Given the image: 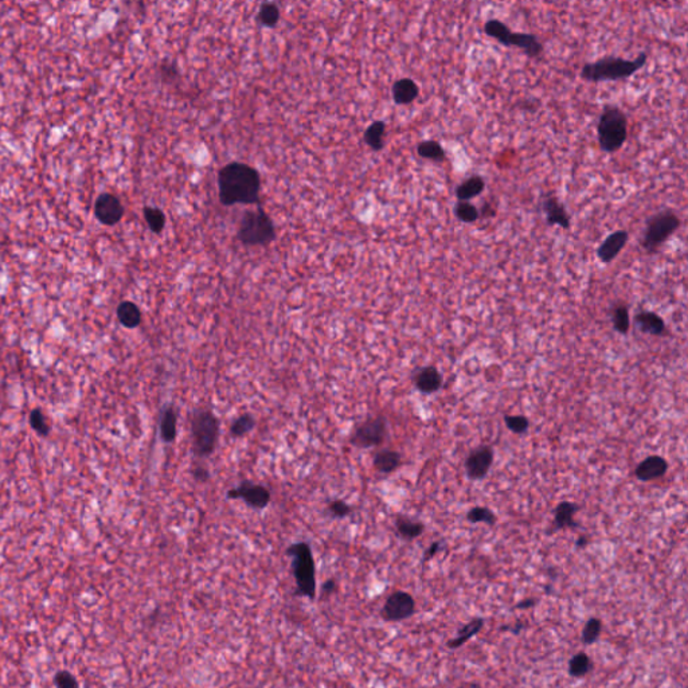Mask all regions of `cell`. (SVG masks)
Instances as JSON below:
<instances>
[{
    "label": "cell",
    "instance_id": "34",
    "mask_svg": "<svg viewBox=\"0 0 688 688\" xmlns=\"http://www.w3.org/2000/svg\"><path fill=\"white\" fill-rule=\"evenodd\" d=\"M144 218L148 228L154 233H160L166 226V216L157 207H144Z\"/></svg>",
    "mask_w": 688,
    "mask_h": 688
},
{
    "label": "cell",
    "instance_id": "24",
    "mask_svg": "<svg viewBox=\"0 0 688 688\" xmlns=\"http://www.w3.org/2000/svg\"><path fill=\"white\" fill-rule=\"evenodd\" d=\"M593 671V660L591 656L583 651L574 653L568 663V677L581 679L589 675Z\"/></svg>",
    "mask_w": 688,
    "mask_h": 688
},
{
    "label": "cell",
    "instance_id": "47",
    "mask_svg": "<svg viewBox=\"0 0 688 688\" xmlns=\"http://www.w3.org/2000/svg\"><path fill=\"white\" fill-rule=\"evenodd\" d=\"M588 544H589V539H588V538H585V536H582V538H580V539L577 541V547H578V549H580V547L582 549V547H585V546H586Z\"/></svg>",
    "mask_w": 688,
    "mask_h": 688
},
{
    "label": "cell",
    "instance_id": "11",
    "mask_svg": "<svg viewBox=\"0 0 688 688\" xmlns=\"http://www.w3.org/2000/svg\"><path fill=\"white\" fill-rule=\"evenodd\" d=\"M228 497L233 500H242L245 504L254 509H264L270 503V491L260 484L242 482L235 488L228 491Z\"/></svg>",
    "mask_w": 688,
    "mask_h": 688
},
{
    "label": "cell",
    "instance_id": "28",
    "mask_svg": "<svg viewBox=\"0 0 688 688\" xmlns=\"http://www.w3.org/2000/svg\"><path fill=\"white\" fill-rule=\"evenodd\" d=\"M396 529H397V534L402 539L413 541V539L418 538L420 535H423L425 526L421 522L399 517L398 519L396 520Z\"/></svg>",
    "mask_w": 688,
    "mask_h": 688
},
{
    "label": "cell",
    "instance_id": "33",
    "mask_svg": "<svg viewBox=\"0 0 688 688\" xmlns=\"http://www.w3.org/2000/svg\"><path fill=\"white\" fill-rule=\"evenodd\" d=\"M255 426V420L253 416L249 413H245L240 416L234 423L230 426V433L234 437H243L249 435Z\"/></svg>",
    "mask_w": 688,
    "mask_h": 688
},
{
    "label": "cell",
    "instance_id": "43",
    "mask_svg": "<svg viewBox=\"0 0 688 688\" xmlns=\"http://www.w3.org/2000/svg\"><path fill=\"white\" fill-rule=\"evenodd\" d=\"M536 604H538V600L534 598V597H531V598H523V600H520L519 603L515 604V609H518V610H527V609H531L534 606H536Z\"/></svg>",
    "mask_w": 688,
    "mask_h": 688
},
{
    "label": "cell",
    "instance_id": "5",
    "mask_svg": "<svg viewBox=\"0 0 688 688\" xmlns=\"http://www.w3.org/2000/svg\"><path fill=\"white\" fill-rule=\"evenodd\" d=\"M682 225V221L677 213L671 208H665L645 222V228L641 235V248L648 254L659 252L662 245L668 241Z\"/></svg>",
    "mask_w": 688,
    "mask_h": 688
},
{
    "label": "cell",
    "instance_id": "31",
    "mask_svg": "<svg viewBox=\"0 0 688 688\" xmlns=\"http://www.w3.org/2000/svg\"><path fill=\"white\" fill-rule=\"evenodd\" d=\"M28 425H30V428L39 437H45L46 438L51 433V425L48 423V417L45 416V413L42 411V409H39V408H36V409H33V411H30V414H28Z\"/></svg>",
    "mask_w": 688,
    "mask_h": 688
},
{
    "label": "cell",
    "instance_id": "2",
    "mask_svg": "<svg viewBox=\"0 0 688 688\" xmlns=\"http://www.w3.org/2000/svg\"><path fill=\"white\" fill-rule=\"evenodd\" d=\"M648 54L641 51L635 60H624L620 57H604L582 66L580 77L588 83H615L628 80L647 65Z\"/></svg>",
    "mask_w": 688,
    "mask_h": 688
},
{
    "label": "cell",
    "instance_id": "9",
    "mask_svg": "<svg viewBox=\"0 0 688 688\" xmlns=\"http://www.w3.org/2000/svg\"><path fill=\"white\" fill-rule=\"evenodd\" d=\"M387 423L386 418L379 416L373 420H369L356 428L350 438L351 445L367 449V448L379 447L386 440Z\"/></svg>",
    "mask_w": 688,
    "mask_h": 688
},
{
    "label": "cell",
    "instance_id": "1",
    "mask_svg": "<svg viewBox=\"0 0 688 688\" xmlns=\"http://www.w3.org/2000/svg\"><path fill=\"white\" fill-rule=\"evenodd\" d=\"M219 199L225 206L257 205L260 202L261 179L253 167L230 163L218 175Z\"/></svg>",
    "mask_w": 688,
    "mask_h": 688
},
{
    "label": "cell",
    "instance_id": "38",
    "mask_svg": "<svg viewBox=\"0 0 688 688\" xmlns=\"http://www.w3.org/2000/svg\"><path fill=\"white\" fill-rule=\"evenodd\" d=\"M504 421L507 425L508 429L517 435H523L529 430L530 423L526 417L523 416H506Z\"/></svg>",
    "mask_w": 688,
    "mask_h": 688
},
{
    "label": "cell",
    "instance_id": "42",
    "mask_svg": "<svg viewBox=\"0 0 688 688\" xmlns=\"http://www.w3.org/2000/svg\"><path fill=\"white\" fill-rule=\"evenodd\" d=\"M524 629H526V624H524L523 621H518V623H515V624H512V625H503V627L500 628V630H503V632H509L511 635L518 636V635H520V633H522Z\"/></svg>",
    "mask_w": 688,
    "mask_h": 688
},
{
    "label": "cell",
    "instance_id": "20",
    "mask_svg": "<svg viewBox=\"0 0 688 688\" xmlns=\"http://www.w3.org/2000/svg\"><path fill=\"white\" fill-rule=\"evenodd\" d=\"M636 326L639 327L641 332L650 334V335H663L665 332V320L655 312L651 311H642L640 314L635 316Z\"/></svg>",
    "mask_w": 688,
    "mask_h": 688
},
{
    "label": "cell",
    "instance_id": "32",
    "mask_svg": "<svg viewBox=\"0 0 688 688\" xmlns=\"http://www.w3.org/2000/svg\"><path fill=\"white\" fill-rule=\"evenodd\" d=\"M455 217L459 219L462 223H475L480 219L479 208L471 202H461L457 201V203L453 207Z\"/></svg>",
    "mask_w": 688,
    "mask_h": 688
},
{
    "label": "cell",
    "instance_id": "23",
    "mask_svg": "<svg viewBox=\"0 0 688 688\" xmlns=\"http://www.w3.org/2000/svg\"><path fill=\"white\" fill-rule=\"evenodd\" d=\"M116 314L121 326L129 329L137 328L142 324V320H143L140 308L132 302H120L116 309Z\"/></svg>",
    "mask_w": 688,
    "mask_h": 688
},
{
    "label": "cell",
    "instance_id": "18",
    "mask_svg": "<svg viewBox=\"0 0 688 688\" xmlns=\"http://www.w3.org/2000/svg\"><path fill=\"white\" fill-rule=\"evenodd\" d=\"M484 625H485V620L483 617H473L465 625H462L457 630L456 637L447 641L448 650H452V651L459 650L462 645H465L468 641L473 639L477 633H480L482 629L484 628Z\"/></svg>",
    "mask_w": 688,
    "mask_h": 688
},
{
    "label": "cell",
    "instance_id": "40",
    "mask_svg": "<svg viewBox=\"0 0 688 688\" xmlns=\"http://www.w3.org/2000/svg\"><path fill=\"white\" fill-rule=\"evenodd\" d=\"M54 683L57 688H80L77 679L68 671H60L54 677Z\"/></svg>",
    "mask_w": 688,
    "mask_h": 688
},
{
    "label": "cell",
    "instance_id": "41",
    "mask_svg": "<svg viewBox=\"0 0 688 688\" xmlns=\"http://www.w3.org/2000/svg\"><path fill=\"white\" fill-rule=\"evenodd\" d=\"M441 547H443V544H441V542H435V544H430V546L426 549L425 554H423V563H425V562H428V561H430V559H433V558L435 556V554H438V551L441 550Z\"/></svg>",
    "mask_w": 688,
    "mask_h": 688
},
{
    "label": "cell",
    "instance_id": "48",
    "mask_svg": "<svg viewBox=\"0 0 688 688\" xmlns=\"http://www.w3.org/2000/svg\"><path fill=\"white\" fill-rule=\"evenodd\" d=\"M470 688H482V686H480V684H472L471 687Z\"/></svg>",
    "mask_w": 688,
    "mask_h": 688
},
{
    "label": "cell",
    "instance_id": "39",
    "mask_svg": "<svg viewBox=\"0 0 688 688\" xmlns=\"http://www.w3.org/2000/svg\"><path fill=\"white\" fill-rule=\"evenodd\" d=\"M351 512H352V507L350 504H347L344 500L337 499V500L329 502V504H328V514L335 519H343V518L349 517Z\"/></svg>",
    "mask_w": 688,
    "mask_h": 688
},
{
    "label": "cell",
    "instance_id": "44",
    "mask_svg": "<svg viewBox=\"0 0 688 688\" xmlns=\"http://www.w3.org/2000/svg\"><path fill=\"white\" fill-rule=\"evenodd\" d=\"M194 477H195V480H196V482L205 483V482L208 480V477H210V472L207 471L206 468L198 467V468H195V471H194Z\"/></svg>",
    "mask_w": 688,
    "mask_h": 688
},
{
    "label": "cell",
    "instance_id": "3",
    "mask_svg": "<svg viewBox=\"0 0 688 688\" xmlns=\"http://www.w3.org/2000/svg\"><path fill=\"white\" fill-rule=\"evenodd\" d=\"M598 144L605 154L623 148L628 139V117L617 105H605L597 124Z\"/></svg>",
    "mask_w": 688,
    "mask_h": 688
},
{
    "label": "cell",
    "instance_id": "30",
    "mask_svg": "<svg viewBox=\"0 0 688 688\" xmlns=\"http://www.w3.org/2000/svg\"><path fill=\"white\" fill-rule=\"evenodd\" d=\"M604 629V624L598 617H591L581 632V640L583 645H593L594 642L600 640L601 633Z\"/></svg>",
    "mask_w": 688,
    "mask_h": 688
},
{
    "label": "cell",
    "instance_id": "36",
    "mask_svg": "<svg viewBox=\"0 0 688 688\" xmlns=\"http://www.w3.org/2000/svg\"><path fill=\"white\" fill-rule=\"evenodd\" d=\"M613 326L617 332L620 334H628L629 327H630V319H629V311L627 305H617L613 309V317H612Z\"/></svg>",
    "mask_w": 688,
    "mask_h": 688
},
{
    "label": "cell",
    "instance_id": "25",
    "mask_svg": "<svg viewBox=\"0 0 688 688\" xmlns=\"http://www.w3.org/2000/svg\"><path fill=\"white\" fill-rule=\"evenodd\" d=\"M578 507L570 502H562L554 512V526L556 530L562 529H574L578 524L574 520V515L577 514Z\"/></svg>",
    "mask_w": 688,
    "mask_h": 688
},
{
    "label": "cell",
    "instance_id": "6",
    "mask_svg": "<svg viewBox=\"0 0 688 688\" xmlns=\"http://www.w3.org/2000/svg\"><path fill=\"white\" fill-rule=\"evenodd\" d=\"M484 34L494 38L506 48H520L530 58H539L544 54V45L538 36L529 33H514L507 24L499 19H488L484 23Z\"/></svg>",
    "mask_w": 688,
    "mask_h": 688
},
{
    "label": "cell",
    "instance_id": "35",
    "mask_svg": "<svg viewBox=\"0 0 688 688\" xmlns=\"http://www.w3.org/2000/svg\"><path fill=\"white\" fill-rule=\"evenodd\" d=\"M280 19V10L275 3H265L258 12V22L265 27H275Z\"/></svg>",
    "mask_w": 688,
    "mask_h": 688
},
{
    "label": "cell",
    "instance_id": "46",
    "mask_svg": "<svg viewBox=\"0 0 688 688\" xmlns=\"http://www.w3.org/2000/svg\"><path fill=\"white\" fill-rule=\"evenodd\" d=\"M337 589V582L334 580H328L323 585V593H332Z\"/></svg>",
    "mask_w": 688,
    "mask_h": 688
},
{
    "label": "cell",
    "instance_id": "37",
    "mask_svg": "<svg viewBox=\"0 0 688 688\" xmlns=\"http://www.w3.org/2000/svg\"><path fill=\"white\" fill-rule=\"evenodd\" d=\"M467 519L470 520L471 523H485V524L494 526L496 522V517L495 514L489 508L475 507L470 509V512L467 515Z\"/></svg>",
    "mask_w": 688,
    "mask_h": 688
},
{
    "label": "cell",
    "instance_id": "15",
    "mask_svg": "<svg viewBox=\"0 0 688 688\" xmlns=\"http://www.w3.org/2000/svg\"><path fill=\"white\" fill-rule=\"evenodd\" d=\"M629 241V233L627 230H617L609 234L604 241L597 248V257L603 264H610L615 261L617 255L623 252Z\"/></svg>",
    "mask_w": 688,
    "mask_h": 688
},
{
    "label": "cell",
    "instance_id": "7",
    "mask_svg": "<svg viewBox=\"0 0 688 688\" xmlns=\"http://www.w3.org/2000/svg\"><path fill=\"white\" fill-rule=\"evenodd\" d=\"M194 453L198 457H208L214 453L219 438V420L211 411H199L191 421Z\"/></svg>",
    "mask_w": 688,
    "mask_h": 688
},
{
    "label": "cell",
    "instance_id": "13",
    "mask_svg": "<svg viewBox=\"0 0 688 688\" xmlns=\"http://www.w3.org/2000/svg\"><path fill=\"white\" fill-rule=\"evenodd\" d=\"M494 462V450L488 445L475 449L465 461V471L471 480H482Z\"/></svg>",
    "mask_w": 688,
    "mask_h": 688
},
{
    "label": "cell",
    "instance_id": "21",
    "mask_svg": "<svg viewBox=\"0 0 688 688\" xmlns=\"http://www.w3.org/2000/svg\"><path fill=\"white\" fill-rule=\"evenodd\" d=\"M485 189V181L480 175H473L468 179L461 181L456 187L455 194L457 201L461 202H470L473 198H477L480 194H483Z\"/></svg>",
    "mask_w": 688,
    "mask_h": 688
},
{
    "label": "cell",
    "instance_id": "17",
    "mask_svg": "<svg viewBox=\"0 0 688 688\" xmlns=\"http://www.w3.org/2000/svg\"><path fill=\"white\" fill-rule=\"evenodd\" d=\"M414 385L423 394H432L443 386V375L433 366L423 367L414 375Z\"/></svg>",
    "mask_w": 688,
    "mask_h": 688
},
{
    "label": "cell",
    "instance_id": "19",
    "mask_svg": "<svg viewBox=\"0 0 688 688\" xmlns=\"http://www.w3.org/2000/svg\"><path fill=\"white\" fill-rule=\"evenodd\" d=\"M391 92L397 105H409L420 96V86L411 78H401L394 83Z\"/></svg>",
    "mask_w": 688,
    "mask_h": 688
},
{
    "label": "cell",
    "instance_id": "26",
    "mask_svg": "<svg viewBox=\"0 0 688 688\" xmlns=\"http://www.w3.org/2000/svg\"><path fill=\"white\" fill-rule=\"evenodd\" d=\"M418 157L435 163H444L447 160V152L441 143L437 140H423L417 145Z\"/></svg>",
    "mask_w": 688,
    "mask_h": 688
},
{
    "label": "cell",
    "instance_id": "45",
    "mask_svg": "<svg viewBox=\"0 0 688 688\" xmlns=\"http://www.w3.org/2000/svg\"><path fill=\"white\" fill-rule=\"evenodd\" d=\"M479 214H480V218L495 217V208L489 203H484L483 207L479 210Z\"/></svg>",
    "mask_w": 688,
    "mask_h": 688
},
{
    "label": "cell",
    "instance_id": "10",
    "mask_svg": "<svg viewBox=\"0 0 688 688\" xmlns=\"http://www.w3.org/2000/svg\"><path fill=\"white\" fill-rule=\"evenodd\" d=\"M416 601L411 593L397 591L387 597L381 609V617L387 623H401L414 616Z\"/></svg>",
    "mask_w": 688,
    "mask_h": 688
},
{
    "label": "cell",
    "instance_id": "8",
    "mask_svg": "<svg viewBox=\"0 0 688 688\" xmlns=\"http://www.w3.org/2000/svg\"><path fill=\"white\" fill-rule=\"evenodd\" d=\"M238 238L245 245H266L276 238L275 225L261 207L246 211L238 228Z\"/></svg>",
    "mask_w": 688,
    "mask_h": 688
},
{
    "label": "cell",
    "instance_id": "12",
    "mask_svg": "<svg viewBox=\"0 0 688 688\" xmlns=\"http://www.w3.org/2000/svg\"><path fill=\"white\" fill-rule=\"evenodd\" d=\"M97 221L105 226H115L124 216V207L120 199L113 194H101L95 203Z\"/></svg>",
    "mask_w": 688,
    "mask_h": 688
},
{
    "label": "cell",
    "instance_id": "27",
    "mask_svg": "<svg viewBox=\"0 0 688 688\" xmlns=\"http://www.w3.org/2000/svg\"><path fill=\"white\" fill-rule=\"evenodd\" d=\"M399 464H401V455L396 450L383 449L375 455V470L381 473H391L398 468Z\"/></svg>",
    "mask_w": 688,
    "mask_h": 688
},
{
    "label": "cell",
    "instance_id": "16",
    "mask_svg": "<svg viewBox=\"0 0 688 688\" xmlns=\"http://www.w3.org/2000/svg\"><path fill=\"white\" fill-rule=\"evenodd\" d=\"M668 470V462L660 456H650L637 465L635 475L641 482H652L665 476Z\"/></svg>",
    "mask_w": 688,
    "mask_h": 688
},
{
    "label": "cell",
    "instance_id": "14",
    "mask_svg": "<svg viewBox=\"0 0 688 688\" xmlns=\"http://www.w3.org/2000/svg\"><path fill=\"white\" fill-rule=\"evenodd\" d=\"M541 207L546 217V223L549 226H559L563 230L571 228V219L568 210L556 196L547 194L541 202Z\"/></svg>",
    "mask_w": 688,
    "mask_h": 688
},
{
    "label": "cell",
    "instance_id": "29",
    "mask_svg": "<svg viewBox=\"0 0 688 688\" xmlns=\"http://www.w3.org/2000/svg\"><path fill=\"white\" fill-rule=\"evenodd\" d=\"M386 132V124L383 121H374L364 132V142L374 151H381L385 147L383 136Z\"/></svg>",
    "mask_w": 688,
    "mask_h": 688
},
{
    "label": "cell",
    "instance_id": "4",
    "mask_svg": "<svg viewBox=\"0 0 688 688\" xmlns=\"http://www.w3.org/2000/svg\"><path fill=\"white\" fill-rule=\"evenodd\" d=\"M285 554L290 556L292 574L296 582V594L314 598L316 596V566L311 546L307 542L290 544Z\"/></svg>",
    "mask_w": 688,
    "mask_h": 688
},
{
    "label": "cell",
    "instance_id": "22",
    "mask_svg": "<svg viewBox=\"0 0 688 688\" xmlns=\"http://www.w3.org/2000/svg\"><path fill=\"white\" fill-rule=\"evenodd\" d=\"M178 433V414L172 406H164L160 416V437L164 443H174Z\"/></svg>",
    "mask_w": 688,
    "mask_h": 688
}]
</instances>
